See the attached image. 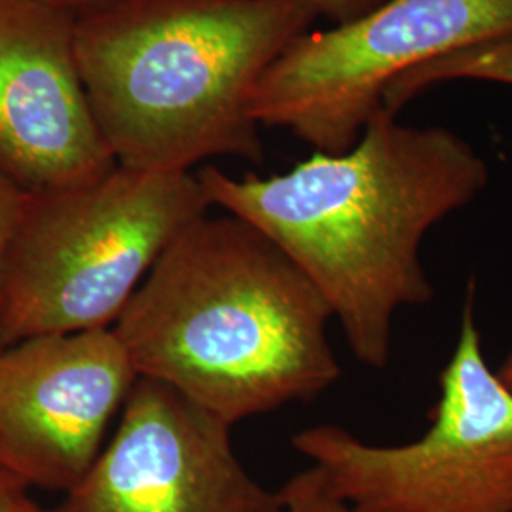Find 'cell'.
Returning <instances> with one entry per match:
<instances>
[{"label":"cell","mask_w":512,"mask_h":512,"mask_svg":"<svg viewBox=\"0 0 512 512\" xmlns=\"http://www.w3.org/2000/svg\"><path fill=\"white\" fill-rule=\"evenodd\" d=\"M420 439L370 444L332 423L293 437L351 512H512V391L484 353L475 281Z\"/></svg>","instance_id":"cell-5"},{"label":"cell","mask_w":512,"mask_h":512,"mask_svg":"<svg viewBox=\"0 0 512 512\" xmlns=\"http://www.w3.org/2000/svg\"><path fill=\"white\" fill-rule=\"evenodd\" d=\"M27 486L6 469L0 467V512H23L33 501Z\"/></svg>","instance_id":"cell-14"},{"label":"cell","mask_w":512,"mask_h":512,"mask_svg":"<svg viewBox=\"0 0 512 512\" xmlns=\"http://www.w3.org/2000/svg\"><path fill=\"white\" fill-rule=\"evenodd\" d=\"M65 2H69L73 8L78 10V14L82 16V14H88V12H93V10L105 8V6H109V4L116 2V0H65Z\"/></svg>","instance_id":"cell-15"},{"label":"cell","mask_w":512,"mask_h":512,"mask_svg":"<svg viewBox=\"0 0 512 512\" xmlns=\"http://www.w3.org/2000/svg\"><path fill=\"white\" fill-rule=\"evenodd\" d=\"M319 16L313 0H116L82 14L80 74L116 164L177 173L211 158L260 164L251 93Z\"/></svg>","instance_id":"cell-3"},{"label":"cell","mask_w":512,"mask_h":512,"mask_svg":"<svg viewBox=\"0 0 512 512\" xmlns=\"http://www.w3.org/2000/svg\"><path fill=\"white\" fill-rule=\"evenodd\" d=\"M450 80H484L512 86V35L439 55L397 76L385 90L384 109L397 114L416 95Z\"/></svg>","instance_id":"cell-10"},{"label":"cell","mask_w":512,"mask_h":512,"mask_svg":"<svg viewBox=\"0 0 512 512\" xmlns=\"http://www.w3.org/2000/svg\"><path fill=\"white\" fill-rule=\"evenodd\" d=\"M497 376H499L501 382L507 385L512 391V349L507 353V357L503 359L501 366L497 368Z\"/></svg>","instance_id":"cell-16"},{"label":"cell","mask_w":512,"mask_h":512,"mask_svg":"<svg viewBox=\"0 0 512 512\" xmlns=\"http://www.w3.org/2000/svg\"><path fill=\"white\" fill-rule=\"evenodd\" d=\"M48 512H285L239 461L232 425L139 376L90 473Z\"/></svg>","instance_id":"cell-7"},{"label":"cell","mask_w":512,"mask_h":512,"mask_svg":"<svg viewBox=\"0 0 512 512\" xmlns=\"http://www.w3.org/2000/svg\"><path fill=\"white\" fill-rule=\"evenodd\" d=\"M330 321L325 298L272 239L207 213L173 239L112 330L139 376L234 427L336 384Z\"/></svg>","instance_id":"cell-2"},{"label":"cell","mask_w":512,"mask_h":512,"mask_svg":"<svg viewBox=\"0 0 512 512\" xmlns=\"http://www.w3.org/2000/svg\"><path fill=\"white\" fill-rule=\"evenodd\" d=\"M319 8L321 16L338 23H346L351 19L359 18L366 12L380 6L384 0H313Z\"/></svg>","instance_id":"cell-13"},{"label":"cell","mask_w":512,"mask_h":512,"mask_svg":"<svg viewBox=\"0 0 512 512\" xmlns=\"http://www.w3.org/2000/svg\"><path fill=\"white\" fill-rule=\"evenodd\" d=\"M279 492L285 501V512H351L330 490L323 471L315 465L291 476Z\"/></svg>","instance_id":"cell-11"},{"label":"cell","mask_w":512,"mask_h":512,"mask_svg":"<svg viewBox=\"0 0 512 512\" xmlns=\"http://www.w3.org/2000/svg\"><path fill=\"white\" fill-rule=\"evenodd\" d=\"M137 378L112 329L0 349V467L27 488L69 494L103 452Z\"/></svg>","instance_id":"cell-8"},{"label":"cell","mask_w":512,"mask_h":512,"mask_svg":"<svg viewBox=\"0 0 512 512\" xmlns=\"http://www.w3.org/2000/svg\"><path fill=\"white\" fill-rule=\"evenodd\" d=\"M211 209L194 173L118 164L29 194L0 272V349L110 329L173 239Z\"/></svg>","instance_id":"cell-4"},{"label":"cell","mask_w":512,"mask_h":512,"mask_svg":"<svg viewBox=\"0 0 512 512\" xmlns=\"http://www.w3.org/2000/svg\"><path fill=\"white\" fill-rule=\"evenodd\" d=\"M196 177L211 207L253 224L310 279L355 359L384 370L397 313L435 298L423 239L475 200L490 167L454 131L403 126L382 107L346 152L272 177L213 165Z\"/></svg>","instance_id":"cell-1"},{"label":"cell","mask_w":512,"mask_h":512,"mask_svg":"<svg viewBox=\"0 0 512 512\" xmlns=\"http://www.w3.org/2000/svg\"><path fill=\"white\" fill-rule=\"evenodd\" d=\"M512 0H384L327 31L293 40L249 99L258 126L289 129L315 152L353 147L389 84L421 63L511 37Z\"/></svg>","instance_id":"cell-6"},{"label":"cell","mask_w":512,"mask_h":512,"mask_svg":"<svg viewBox=\"0 0 512 512\" xmlns=\"http://www.w3.org/2000/svg\"><path fill=\"white\" fill-rule=\"evenodd\" d=\"M27 196L29 194H25L8 177L0 173V272H2V262L8 251V245L18 228Z\"/></svg>","instance_id":"cell-12"},{"label":"cell","mask_w":512,"mask_h":512,"mask_svg":"<svg viewBox=\"0 0 512 512\" xmlns=\"http://www.w3.org/2000/svg\"><path fill=\"white\" fill-rule=\"evenodd\" d=\"M23 512H48V511H44V509H42V507H40V505H37V503H35V501H31V503H29V505H27V507H25V511Z\"/></svg>","instance_id":"cell-17"},{"label":"cell","mask_w":512,"mask_h":512,"mask_svg":"<svg viewBox=\"0 0 512 512\" xmlns=\"http://www.w3.org/2000/svg\"><path fill=\"white\" fill-rule=\"evenodd\" d=\"M78 19L65 0H0V173L25 194L116 167L84 90Z\"/></svg>","instance_id":"cell-9"}]
</instances>
